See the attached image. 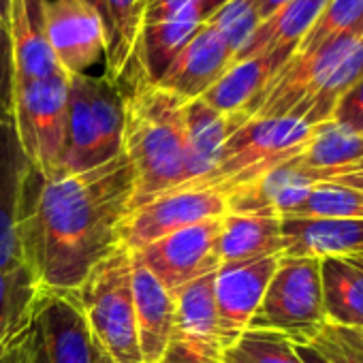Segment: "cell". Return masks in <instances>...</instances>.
Masks as SVG:
<instances>
[{
    "label": "cell",
    "mask_w": 363,
    "mask_h": 363,
    "mask_svg": "<svg viewBox=\"0 0 363 363\" xmlns=\"http://www.w3.org/2000/svg\"><path fill=\"white\" fill-rule=\"evenodd\" d=\"M135 195L130 160H113L71 175L43 177L28 171L22 216V263L41 286L77 291L103 259L122 246V223Z\"/></svg>",
    "instance_id": "cell-1"
},
{
    "label": "cell",
    "mask_w": 363,
    "mask_h": 363,
    "mask_svg": "<svg viewBox=\"0 0 363 363\" xmlns=\"http://www.w3.org/2000/svg\"><path fill=\"white\" fill-rule=\"evenodd\" d=\"M186 101L156 84L124 94L122 152L135 171L130 210L186 184Z\"/></svg>",
    "instance_id": "cell-2"
},
{
    "label": "cell",
    "mask_w": 363,
    "mask_h": 363,
    "mask_svg": "<svg viewBox=\"0 0 363 363\" xmlns=\"http://www.w3.org/2000/svg\"><path fill=\"white\" fill-rule=\"evenodd\" d=\"M90 335L77 291L41 286L20 329L0 352V363H94Z\"/></svg>",
    "instance_id": "cell-3"
},
{
    "label": "cell",
    "mask_w": 363,
    "mask_h": 363,
    "mask_svg": "<svg viewBox=\"0 0 363 363\" xmlns=\"http://www.w3.org/2000/svg\"><path fill=\"white\" fill-rule=\"evenodd\" d=\"M124 92L105 75H69L67 145L58 175L96 169L122 154Z\"/></svg>",
    "instance_id": "cell-4"
},
{
    "label": "cell",
    "mask_w": 363,
    "mask_h": 363,
    "mask_svg": "<svg viewBox=\"0 0 363 363\" xmlns=\"http://www.w3.org/2000/svg\"><path fill=\"white\" fill-rule=\"evenodd\" d=\"M77 297L94 344L111 363H141L133 301V252L120 246L92 267L79 284Z\"/></svg>",
    "instance_id": "cell-5"
},
{
    "label": "cell",
    "mask_w": 363,
    "mask_h": 363,
    "mask_svg": "<svg viewBox=\"0 0 363 363\" xmlns=\"http://www.w3.org/2000/svg\"><path fill=\"white\" fill-rule=\"evenodd\" d=\"M312 128L299 118H250L225 141L214 171L199 184L225 195L250 184L280 162L295 158L310 141Z\"/></svg>",
    "instance_id": "cell-6"
},
{
    "label": "cell",
    "mask_w": 363,
    "mask_h": 363,
    "mask_svg": "<svg viewBox=\"0 0 363 363\" xmlns=\"http://www.w3.org/2000/svg\"><path fill=\"white\" fill-rule=\"evenodd\" d=\"M320 261L280 257L248 329L272 331L308 344L325 325Z\"/></svg>",
    "instance_id": "cell-7"
},
{
    "label": "cell",
    "mask_w": 363,
    "mask_h": 363,
    "mask_svg": "<svg viewBox=\"0 0 363 363\" xmlns=\"http://www.w3.org/2000/svg\"><path fill=\"white\" fill-rule=\"evenodd\" d=\"M69 75H54L16 88L13 124L30 167L54 177L60 171L67 145Z\"/></svg>",
    "instance_id": "cell-8"
},
{
    "label": "cell",
    "mask_w": 363,
    "mask_h": 363,
    "mask_svg": "<svg viewBox=\"0 0 363 363\" xmlns=\"http://www.w3.org/2000/svg\"><path fill=\"white\" fill-rule=\"evenodd\" d=\"M229 214L227 195L212 186H179L135 208L122 223V246L130 252L191 225Z\"/></svg>",
    "instance_id": "cell-9"
},
{
    "label": "cell",
    "mask_w": 363,
    "mask_h": 363,
    "mask_svg": "<svg viewBox=\"0 0 363 363\" xmlns=\"http://www.w3.org/2000/svg\"><path fill=\"white\" fill-rule=\"evenodd\" d=\"M220 218L173 231L139 250L133 257L171 293L220 267L218 257Z\"/></svg>",
    "instance_id": "cell-10"
},
{
    "label": "cell",
    "mask_w": 363,
    "mask_h": 363,
    "mask_svg": "<svg viewBox=\"0 0 363 363\" xmlns=\"http://www.w3.org/2000/svg\"><path fill=\"white\" fill-rule=\"evenodd\" d=\"M45 35L52 54L67 75H88L107 54L103 18L82 0H48Z\"/></svg>",
    "instance_id": "cell-11"
},
{
    "label": "cell",
    "mask_w": 363,
    "mask_h": 363,
    "mask_svg": "<svg viewBox=\"0 0 363 363\" xmlns=\"http://www.w3.org/2000/svg\"><path fill=\"white\" fill-rule=\"evenodd\" d=\"M280 257L282 255L263 257L244 263H227L216 269L214 274L216 312H218L220 329L229 340V344H233L248 329V323L267 291V284L278 267Z\"/></svg>",
    "instance_id": "cell-12"
},
{
    "label": "cell",
    "mask_w": 363,
    "mask_h": 363,
    "mask_svg": "<svg viewBox=\"0 0 363 363\" xmlns=\"http://www.w3.org/2000/svg\"><path fill=\"white\" fill-rule=\"evenodd\" d=\"M233 50L210 24H201L195 37L182 48L156 86L182 101L201 99L233 65Z\"/></svg>",
    "instance_id": "cell-13"
},
{
    "label": "cell",
    "mask_w": 363,
    "mask_h": 363,
    "mask_svg": "<svg viewBox=\"0 0 363 363\" xmlns=\"http://www.w3.org/2000/svg\"><path fill=\"white\" fill-rule=\"evenodd\" d=\"M282 257L289 259H344L363 255V220L284 216L280 218Z\"/></svg>",
    "instance_id": "cell-14"
},
{
    "label": "cell",
    "mask_w": 363,
    "mask_h": 363,
    "mask_svg": "<svg viewBox=\"0 0 363 363\" xmlns=\"http://www.w3.org/2000/svg\"><path fill=\"white\" fill-rule=\"evenodd\" d=\"M28 171L13 120L0 122V272L22 263L20 216Z\"/></svg>",
    "instance_id": "cell-15"
},
{
    "label": "cell",
    "mask_w": 363,
    "mask_h": 363,
    "mask_svg": "<svg viewBox=\"0 0 363 363\" xmlns=\"http://www.w3.org/2000/svg\"><path fill=\"white\" fill-rule=\"evenodd\" d=\"M45 5L48 0H11L9 35L13 48L16 88L54 75H67L48 43Z\"/></svg>",
    "instance_id": "cell-16"
},
{
    "label": "cell",
    "mask_w": 363,
    "mask_h": 363,
    "mask_svg": "<svg viewBox=\"0 0 363 363\" xmlns=\"http://www.w3.org/2000/svg\"><path fill=\"white\" fill-rule=\"evenodd\" d=\"M133 301L141 363H162L175 320V299L135 257H133Z\"/></svg>",
    "instance_id": "cell-17"
},
{
    "label": "cell",
    "mask_w": 363,
    "mask_h": 363,
    "mask_svg": "<svg viewBox=\"0 0 363 363\" xmlns=\"http://www.w3.org/2000/svg\"><path fill=\"white\" fill-rule=\"evenodd\" d=\"M293 52L295 50H274L252 58L235 60L201 99L218 113L235 116L244 124L257 99Z\"/></svg>",
    "instance_id": "cell-18"
},
{
    "label": "cell",
    "mask_w": 363,
    "mask_h": 363,
    "mask_svg": "<svg viewBox=\"0 0 363 363\" xmlns=\"http://www.w3.org/2000/svg\"><path fill=\"white\" fill-rule=\"evenodd\" d=\"M297 158L316 184H344L350 175L363 171V135L331 120L320 122Z\"/></svg>",
    "instance_id": "cell-19"
},
{
    "label": "cell",
    "mask_w": 363,
    "mask_h": 363,
    "mask_svg": "<svg viewBox=\"0 0 363 363\" xmlns=\"http://www.w3.org/2000/svg\"><path fill=\"white\" fill-rule=\"evenodd\" d=\"M242 124L235 116H223L203 99L189 101L184 107L186 128V184L203 182L216 167L225 141Z\"/></svg>",
    "instance_id": "cell-20"
},
{
    "label": "cell",
    "mask_w": 363,
    "mask_h": 363,
    "mask_svg": "<svg viewBox=\"0 0 363 363\" xmlns=\"http://www.w3.org/2000/svg\"><path fill=\"white\" fill-rule=\"evenodd\" d=\"M197 5L184 9L175 18L143 24L137 45V73L139 84H158L169 65L182 52L195 33L201 28Z\"/></svg>",
    "instance_id": "cell-21"
},
{
    "label": "cell",
    "mask_w": 363,
    "mask_h": 363,
    "mask_svg": "<svg viewBox=\"0 0 363 363\" xmlns=\"http://www.w3.org/2000/svg\"><path fill=\"white\" fill-rule=\"evenodd\" d=\"M282 255L280 218L265 214H225L220 218V265Z\"/></svg>",
    "instance_id": "cell-22"
},
{
    "label": "cell",
    "mask_w": 363,
    "mask_h": 363,
    "mask_svg": "<svg viewBox=\"0 0 363 363\" xmlns=\"http://www.w3.org/2000/svg\"><path fill=\"white\" fill-rule=\"evenodd\" d=\"M325 320L363 329V255L320 261Z\"/></svg>",
    "instance_id": "cell-23"
},
{
    "label": "cell",
    "mask_w": 363,
    "mask_h": 363,
    "mask_svg": "<svg viewBox=\"0 0 363 363\" xmlns=\"http://www.w3.org/2000/svg\"><path fill=\"white\" fill-rule=\"evenodd\" d=\"M325 5L327 0H291L289 5L259 24L250 41L238 52L235 60L252 58L274 50H297L299 41L314 26Z\"/></svg>",
    "instance_id": "cell-24"
},
{
    "label": "cell",
    "mask_w": 363,
    "mask_h": 363,
    "mask_svg": "<svg viewBox=\"0 0 363 363\" xmlns=\"http://www.w3.org/2000/svg\"><path fill=\"white\" fill-rule=\"evenodd\" d=\"M41 284L26 263L0 272V352L20 329Z\"/></svg>",
    "instance_id": "cell-25"
},
{
    "label": "cell",
    "mask_w": 363,
    "mask_h": 363,
    "mask_svg": "<svg viewBox=\"0 0 363 363\" xmlns=\"http://www.w3.org/2000/svg\"><path fill=\"white\" fill-rule=\"evenodd\" d=\"M340 37H363V0H327L297 50H314Z\"/></svg>",
    "instance_id": "cell-26"
},
{
    "label": "cell",
    "mask_w": 363,
    "mask_h": 363,
    "mask_svg": "<svg viewBox=\"0 0 363 363\" xmlns=\"http://www.w3.org/2000/svg\"><path fill=\"white\" fill-rule=\"evenodd\" d=\"M225 363H303L295 344L272 331L246 329L223 354Z\"/></svg>",
    "instance_id": "cell-27"
},
{
    "label": "cell",
    "mask_w": 363,
    "mask_h": 363,
    "mask_svg": "<svg viewBox=\"0 0 363 363\" xmlns=\"http://www.w3.org/2000/svg\"><path fill=\"white\" fill-rule=\"evenodd\" d=\"M291 216L363 220V191L342 184H314Z\"/></svg>",
    "instance_id": "cell-28"
},
{
    "label": "cell",
    "mask_w": 363,
    "mask_h": 363,
    "mask_svg": "<svg viewBox=\"0 0 363 363\" xmlns=\"http://www.w3.org/2000/svg\"><path fill=\"white\" fill-rule=\"evenodd\" d=\"M206 24L216 28L223 35V39L229 43L233 54L238 56V52L250 41V37L261 24L259 0H231V3L220 7L212 18H208Z\"/></svg>",
    "instance_id": "cell-29"
},
{
    "label": "cell",
    "mask_w": 363,
    "mask_h": 363,
    "mask_svg": "<svg viewBox=\"0 0 363 363\" xmlns=\"http://www.w3.org/2000/svg\"><path fill=\"white\" fill-rule=\"evenodd\" d=\"M308 346L329 363H363V329L325 323Z\"/></svg>",
    "instance_id": "cell-30"
},
{
    "label": "cell",
    "mask_w": 363,
    "mask_h": 363,
    "mask_svg": "<svg viewBox=\"0 0 363 363\" xmlns=\"http://www.w3.org/2000/svg\"><path fill=\"white\" fill-rule=\"evenodd\" d=\"M13 96H16V69L9 26L0 24V122L13 120Z\"/></svg>",
    "instance_id": "cell-31"
},
{
    "label": "cell",
    "mask_w": 363,
    "mask_h": 363,
    "mask_svg": "<svg viewBox=\"0 0 363 363\" xmlns=\"http://www.w3.org/2000/svg\"><path fill=\"white\" fill-rule=\"evenodd\" d=\"M329 120L363 135V75L340 96Z\"/></svg>",
    "instance_id": "cell-32"
},
{
    "label": "cell",
    "mask_w": 363,
    "mask_h": 363,
    "mask_svg": "<svg viewBox=\"0 0 363 363\" xmlns=\"http://www.w3.org/2000/svg\"><path fill=\"white\" fill-rule=\"evenodd\" d=\"M197 5V0H145L143 9V24L162 22L169 18H175L184 9Z\"/></svg>",
    "instance_id": "cell-33"
},
{
    "label": "cell",
    "mask_w": 363,
    "mask_h": 363,
    "mask_svg": "<svg viewBox=\"0 0 363 363\" xmlns=\"http://www.w3.org/2000/svg\"><path fill=\"white\" fill-rule=\"evenodd\" d=\"M231 0H197V9H199V18L201 22H206L208 18H212L220 7H225Z\"/></svg>",
    "instance_id": "cell-34"
},
{
    "label": "cell",
    "mask_w": 363,
    "mask_h": 363,
    "mask_svg": "<svg viewBox=\"0 0 363 363\" xmlns=\"http://www.w3.org/2000/svg\"><path fill=\"white\" fill-rule=\"evenodd\" d=\"M291 0H259V16H261V22L272 18L276 11H280L284 5H289Z\"/></svg>",
    "instance_id": "cell-35"
},
{
    "label": "cell",
    "mask_w": 363,
    "mask_h": 363,
    "mask_svg": "<svg viewBox=\"0 0 363 363\" xmlns=\"http://www.w3.org/2000/svg\"><path fill=\"white\" fill-rule=\"evenodd\" d=\"M295 350H297V354H299V359L303 361V363H329L323 354H318L312 346H308V344H295Z\"/></svg>",
    "instance_id": "cell-36"
},
{
    "label": "cell",
    "mask_w": 363,
    "mask_h": 363,
    "mask_svg": "<svg viewBox=\"0 0 363 363\" xmlns=\"http://www.w3.org/2000/svg\"><path fill=\"white\" fill-rule=\"evenodd\" d=\"M9 11H11V0H0V24L9 26Z\"/></svg>",
    "instance_id": "cell-37"
},
{
    "label": "cell",
    "mask_w": 363,
    "mask_h": 363,
    "mask_svg": "<svg viewBox=\"0 0 363 363\" xmlns=\"http://www.w3.org/2000/svg\"><path fill=\"white\" fill-rule=\"evenodd\" d=\"M82 3H86V5H90L92 9H96V13L103 18L105 28H107V18H105V9H103V3H101V0H82ZM107 37H109V30H107ZM107 41H109V39H107Z\"/></svg>",
    "instance_id": "cell-38"
},
{
    "label": "cell",
    "mask_w": 363,
    "mask_h": 363,
    "mask_svg": "<svg viewBox=\"0 0 363 363\" xmlns=\"http://www.w3.org/2000/svg\"><path fill=\"white\" fill-rule=\"evenodd\" d=\"M94 363H111V359L96 346V359H94Z\"/></svg>",
    "instance_id": "cell-39"
},
{
    "label": "cell",
    "mask_w": 363,
    "mask_h": 363,
    "mask_svg": "<svg viewBox=\"0 0 363 363\" xmlns=\"http://www.w3.org/2000/svg\"><path fill=\"white\" fill-rule=\"evenodd\" d=\"M220 363H225V361H220Z\"/></svg>",
    "instance_id": "cell-40"
}]
</instances>
